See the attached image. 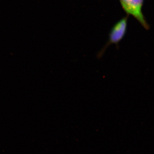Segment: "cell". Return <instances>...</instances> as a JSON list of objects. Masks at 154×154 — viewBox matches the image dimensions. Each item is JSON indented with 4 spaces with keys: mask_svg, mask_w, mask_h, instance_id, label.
<instances>
[{
    "mask_svg": "<svg viewBox=\"0 0 154 154\" xmlns=\"http://www.w3.org/2000/svg\"><path fill=\"white\" fill-rule=\"evenodd\" d=\"M128 16L123 17L113 25L109 33L107 43L97 53V57L101 59L106 50L112 45H115L117 49L119 48V43L124 38L127 30Z\"/></svg>",
    "mask_w": 154,
    "mask_h": 154,
    "instance_id": "obj_1",
    "label": "cell"
},
{
    "mask_svg": "<svg viewBox=\"0 0 154 154\" xmlns=\"http://www.w3.org/2000/svg\"><path fill=\"white\" fill-rule=\"evenodd\" d=\"M119 2L128 15L132 16L146 30H149V26L142 12L144 0H119Z\"/></svg>",
    "mask_w": 154,
    "mask_h": 154,
    "instance_id": "obj_2",
    "label": "cell"
}]
</instances>
